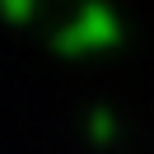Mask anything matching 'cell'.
I'll return each instance as SVG.
<instances>
[{
    "label": "cell",
    "mask_w": 154,
    "mask_h": 154,
    "mask_svg": "<svg viewBox=\"0 0 154 154\" xmlns=\"http://www.w3.org/2000/svg\"><path fill=\"white\" fill-rule=\"evenodd\" d=\"M117 38H122V23H117L103 5H89V10H79L75 19L61 23L56 47L66 51V56H98V51H112Z\"/></svg>",
    "instance_id": "cell-1"
}]
</instances>
